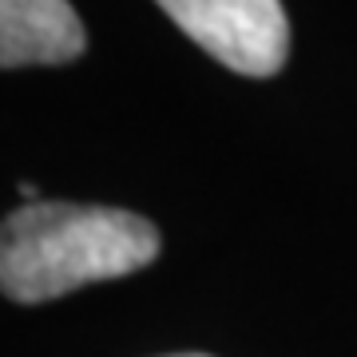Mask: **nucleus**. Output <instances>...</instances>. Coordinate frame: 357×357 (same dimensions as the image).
<instances>
[{"label": "nucleus", "instance_id": "obj_1", "mask_svg": "<svg viewBox=\"0 0 357 357\" xmlns=\"http://www.w3.org/2000/svg\"><path fill=\"white\" fill-rule=\"evenodd\" d=\"M159 227L119 206L24 203L0 222V294L36 306L159 258Z\"/></svg>", "mask_w": 357, "mask_h": 357}, {"label": "nucleus", "instance_id": "obj_2", "mask_svg": "<svg viewBox=\"0 0 357 357\" xmlns=\"http://www.w3.org/2000/svg\"><path fill=\"white\" fill-rule=\"evenodd\" d=\"M187 36L238 76H278L290 56L282 0H155Z\"/></svg>", "mask_w": 357, "mask_h": 357}, {"label": "nucleus", "instance_id": "obj_3", "mask_svg": "<svg viewBox=\"0 0 357 357\" xmlns=\"http://www.w3.org/2000/svg\"><path fill=\"white\" fill-rule=\"evenodd\" d=\"M88 48L72 0H0V68L72 64Z\"/></svg>", "mask_w": 357, "mask_h": 357}, {"label": "nucleus", "instance_id": "obj_4", "mask_svg": "<svg viewBox=\"0 0 357 357\" xmlns=\"http://www.w3.org/2000/svg\"><path fill=\"white\" fill-rule=\"evenodd\" d=\"M178 357H206V354H178Z\"/></svg>", "mask_w": 357, "mask_h": 357}]
</instances>
